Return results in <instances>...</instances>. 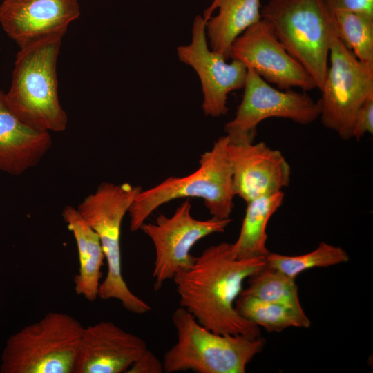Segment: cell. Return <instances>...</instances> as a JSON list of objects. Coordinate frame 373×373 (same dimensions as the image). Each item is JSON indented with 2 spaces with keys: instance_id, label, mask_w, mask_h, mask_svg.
Instances as JSON below:
<instances>
[{
  "instance_id": "6da1fadb",
  "label": "cell",
  "mask_w": 373,
  "mask_h": 373,
  "mask_svg": "<svg viewBox=\"0 0 373 373\" xmlns=\"http://www.w3.org/2000/svg\"><path fill=\"white\" fill-rule=\"evenodd\" d=\"M265 266V257L235 258L231 243L210 246L173 278L180 307L214 333L259 337V327L240 315L235 304L244 281Z\"/></svg>"
},
{
  "instance_id": "7a4b0ae2",
  "label": "cell",
  "mask_w": 373,
  "mask_h": 373,
  "mask_svg": "<svg viewBox=\"0 0 373 373\" xmlns=\"http://www.w3.org/2000/svg\"><path fill=\"white\" fill-rule=\"evenodd\" d=\"M61 38L51 37L20 48L6 93L7 104L23 124L42 132L64 131L68 117L58 97L57 60Z\"/></svg>"
},
{
  "instance_id": "3957f363",
  "label": "cell",
  "mask_w": 373,
  "mask_h": 373,
  "mask_svg": "<svg viewBox=\"0 0 373 373\" xmlns=\"http://www.w3.org/2000/svg\"><path fill=\"white\" fill-rule=\"evenodd\" d=\"M229 142L227 135L218 137L211 149L201 155L200 166L192 173L169 177L155 186L142 190L128 211L131 231L140 230L161 205L182 198H201L212 216L230 218L236 195L227 155Z\"/></svg>"
},
{
  "instance_id": "277c9868",
  "label": "cell",
  "mask_w": 373,
  "mask_h": 373,
  "mask_svg": "<svg viewBox=\"0 0 373 373\" xmlns=\"http://www.w3.org/2000/svg\"><path fill=\"white\" fill-rule=\"evenodd\" d=\"M260 15L320 90L328 70L331 45L336 37L334 12L326 1L269 0L261 8Z\"/></svg>"
},
{
  "instance_id": "5b68a950",
  "label": "cell",
  "mask_w": 373,
  "mask_h": 373,
  "mask_svg": "<svg viewBox=\"0 0 373 373\" xmlns=\"http://www.w3.org/2000/svg\"><path fill=\"white\" fill-rule=\"evenodd\" d=\"M178 341L164 354V372L191 370L197 373H245L247 364L265 345L261 336L251 338L241 335L213 332L200 325L183 307L172 315Z\"/></svg>"
},
{
  "instance_id": "8992f818",
  "label": "cell",
  "mask_w": 373,
  "mask_h": 373,
  "mask_svg": "<svg viewBox=\"0 0 373 373\" xmlns=\"http://www.w3.org/2000/svg\"><path fill=\"white\" fill-rule=\"evenodd\" d=\"M142 190L141 186L127 182H102L77 208L98 235L107 263V274L101 282L98 297L117 300L127 311L139 315L149 312L151 307L130 290L123 278L120 236L123 218Z\"/></svg>"
},
{
  "instance_id": "52a82bcc",
  "label": "cell",
  "mask_w": 373,
  "mask_h": 373,
  "mask_svg": "<svg viewBox=\"0 0 373 373\" xmlns=\"http://www.w3.org/2000/svg\"><path fill=\"white\" fill-rule=\"evenodd\" d=\"M84 328L68 314H46L8 338L0 372L73 373Z\"/></svg>"
},
{
  "instance_id": "ba28073f",
  "label": "cell",
  "mask_w": 373,
  "mask_h": 373,
  "mask_svg": "<svg viewBox=\"0 0 373 373\" xmlns=\"http://www.w3.org/2000/svg\"><path fill=\"white\" fill-rule=\"evenodd\" d=\"M329 57L330 66L318 101L319 117L325 127L349 140L357 110L373 97V65L359 61L337 37Z\"/></svg>"
},
{
  "instance_id": "9c48e42d",
  "label": "cell",
  "mask_w": 373,
  "mask_h": 373,
  "mask_svg": "<svg viewBox=\"0 0 373 373\" xmlns=\"http://www.w3.org/2000/svg\"><path fill=\"white\" fill-rule=\"evenodd\" d=\"M247 68L242 99L235 117L224 125L230 142H254L258 125L270 117L288 119L302 125L319 117L318 101L314 102L307 93L291 88L285 91L276 89L254 69Z\"/></svg>"
},
{
  "instance_id": "30bf717a",
  "label": "cell",
  "mask_w": 373,
  "mask_h": 373,
  "mask_svg": "<svg viewBox=\"0 0 373 373\" xmlns=\"http://www.w3.org/2000/svg\"><path fill=\"white\" fill-rule=\"evenodd\" d=\"M191 209L189 200H186L171 216L161 214L155 222H145L140 228L151 239L155 250L152 276L156 290L165 281L173 279L176 273L193 264L195 256L191 254V250L200 240L224 232L232 220L213 216L204 220H198L191 216Z\"/></svg>"
},
{
  "instance_id": "8fae6325",
  "label": "cell",
  "mask_w": 373,
  "mask_h": 373,
  "mask_svg": "<svg viewBox=\"0 0 373 373\" xmlns=\"http://www.w3.org/2000/svg\"><path fill=\"white\" fill-rule=\"evenodd\" d=\"M229 58L251 68L280 89L298 87L308 91L316 88L309 73L287 51L271 25L262 19L235 39Z\"/></svg>"
},
{
  "instance_id": "7c38bea8",
  "label": "cell",
  "mask_w": 373,
  "mask_h": 373,
  "mask_svg": "<svg viewBox=\"0 0 373 373\" xmlns=\"http://www.w3.org/2000/svg\"><path fill=\"white\" fill-rule=\"evenodd\" d=\"M177 53L179 59L191 66L200 78L204 115L213 117L226 115L228 95L244 87L247 66L235 59L227 63L224 57L211 50L206 37L205 21L200 15L193 21L191 42L179 46Z\"/></svg>"
},
{
  "instance_id": "4fadbf2b",
  "label": "cell",
  "mask_w": 373,
  "mask_h": 373,
  "mask_svg": "<svg viewBox=\"0 0 373 373\" xmlns=\"http://www.w3.org/2000/svg\"><path fill=\"white\" fill-rule=\"evenodd\" d=\"M233 191L246 203L281 191L289 186L291 169L282 153L266 143L229 142Z\"/></svg>"
},
{
  "instance_id": "5bb4252c",
  "label": "cell",
  "mask_w": 373,
  "mask_h": 373,
  "mask_svg": "<svg viewBox=\"0 0 373 373\" xmlns=\"http://www.w3.org/2000/svg\"><path fill=\"white\" fill-rule=\"evenodd\" d=\"M80 15L77 0H3L0 23L19 48L39 40L61 37Z\"/></svg>"
},
{
  "instance_id": "9a60e30c",
  "label": "cell",
  "mask_w": 373,
  "mask_h": 373,
  "mask_svg": "<svg viewBox=\"0 0 373 373\" xmlns=\"http://www.w3.org/2000/svg\"><path fill=\"white\" fill-rule=\"evenodd\" d=\"M147 348L140 336L111 321L84 328L73 373H126Z\"/></svg>"
},
{
  "instance_id": "2e32d148",
  "label": "cell",
  "mask_w": 373,
  "mask_h": 373,
  "mask_svg": "<svg viewBox=\"0 0 373 373\" xmlns=\"http://www.w3.org/2000/svg\"><path fill=\"white\" fill-rule=\"evenodd\" d=\"M52 144L49 132L34 130L17 118L0 89V171L23 173L37 165Z\"/></svg>"
},
{
  "instance_id": "e0dca14e",
  "label": "cell",
  "mask_w": 373,
  "mask_h": 373,
  "mask_svg": "<svg viewBox=\"0 0 373 373\" xmlns=\"http://www.w3.org/2000/svg\"><path fill=\"white\" fill-rule=\"evenodd\" d=\"M260 0H213L202 16L209 48L226 59L235 39L261 19Z\"/></svg>"
},
{
  "instance_id": "ac0fdd59",
  "label": "cell",
  "mask_w": 373,
  "mask_h": 373,
  "mask_svg": "<svg viewBox=\"0 0 373 373\" xmlns=\"http://www.w3.org/2000/svg\"><path fill=\"white\" fill-rule=\"evenodd\" d=\"M62 217L77 244L79 270L73 278L75 294L90 302L99 295L105 256L97 233L84 220L77 209L66 206Z\"/></svg>"
},
{
  "instance_id": "d6986e66",
  "label": "cell",
  "mask_w": 373,
  "mask_h": 373,
  "mask_svg": "<svg viewBox=\"0 0 373 373\" xmlns=\"http://www.w3.org/2000/svg\"><path fill=\"white\" fill-rule=\"evenodd\" d=\"M283 191L258 198L247 203L239 236L231 243V253L239 259L266 257L267 227L275 212L283 204Z\"/></svg>"
},
{
  "instance_id": "ffe728a7",
  "label": "cell",
  "mask_w": 373,
  "mask_h": 373,
  "mask_svg": "<svg viewBox=\"0 0 373 373\" xmlns=\"http://www.w3.org/2000/svg\"><path fill=\"white\" fill-rule=\"evenodd\" d=\"M235 306L240 315L269 332H279L288 327L308 328L311 325L303 307L266 302L244 295L238 296Z\"/></svg>"
},
{
  "instance_id": "44dd1931",
  "label": "cell",
  "mask_w": 373,
  "mask_h": 373,
  "mask_svg": "<svg viewBox=\"0 0 373 373\" xmlns=\"http://www.w3.org/2000/svg\"><path fill=\"white\" fill-rule=\"evenodd\" d=\"M265 259L267 267L295 278L308 269L347 262L350 258L341 247L321 242L314 250L307 254L285 256L269 252Z\"/></svg>"
},
{
  "instance_id": "7402d4cb",
  "label": "cell",
  "mask_w": 373,
  "mask_h": 373,
  "mask_svg": "<svg viewBox=\"0 0 373 373\" xmlns=\"http://www.w3.org/2000/svg\"><path fill=\"white\" fill-rule=\"evenodd\" d=\"M336 37L361 62L373 65V17L334 11Z\"/></svg>"
},
{
  "instance_id": "603a6c76",
  "label": "cell",
  "mask_w": 373,
  "mask_h": 373,
  "mask_svg": "<svg viewBox=\"0 0 373 373\" xmlns=\"http://www.w3.org/2000/svg\"><path fill=\"white\" fill-rule=\"evenodd\" d=\"M248 287L240 295L271 303L302 307L295 278L267 265L248 278Z\"/></svg>"
},
{
  "instance_id": "cb8c5ba5",
  "label": "cell",
  "mask_w": 373,
  "mask_h": 373,
  "mask_svg": "<svg viewBox=\"0 0 373 373\" xmlns=\"http://www.w3.org/2000/svg\"><path fill=\"white\" fill-rule=\"evenodd\" d=\"M365 133H373V97L366 99L357 110L353 123L352 138L359 141Z\"/></svg>"
},
{
  "instance_id": "d4e9b609",
  "label": "cell",
  "mask_w": 373,
  "mask_h": 373,
  "mask_svg": "<svg viewBox=\"0 0 373 373\" xmlns=\"http://www.w3.org/2000/svg\"><path fill=\"white\" fill-rule=\"evenodd\" d=\"M162 361L146 348L130 366L126 373H162Z\"/></svg>"
},
{
  "instance_id": "484cf974",
  "label": "cell",
  "mask_w": 373,
  "mask_h": 373,
  "mask_svg": "<svg viewBox=\"0 0 373 373\" xmlns=\"http://www.w3.org/2000/svg\"><path fill=\"white\" fill-rule=\"evenodd\" d=\"M325 1L333 11H350L373 17V0Z\"/></svg>"
}]
</instances>
